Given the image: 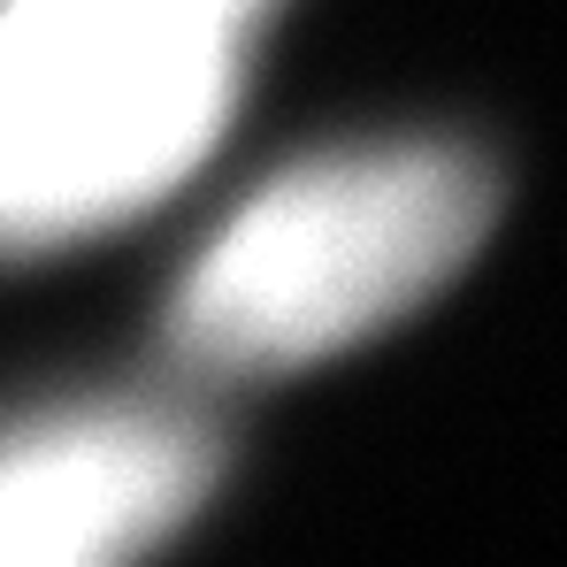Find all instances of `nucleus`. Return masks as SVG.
Segmentation results:
<instances>
[{
  "mask_svg": "<svg viewBox=\"0 0 567 567\" xmlns=\"http://www.w3.org/2000/svg\"><path fill=\"white\" fill-rule=\"evenodd\" d=\"M269 0H0V246L100 230L215 146Z\"/></svg>",
  "mask_w": 567,
  "mask_h": 567,
  "instance_id": "obj_1",
  "label": "nucleus"
},
{
  "mask_svg": "<svg viewBox=\"0 0 567 567\" xmlns=\"http://www.w3.org/2000/svg\"><path fill=\"white\" fill-rule=\"evenodd\" d=\"M498 185L461 146H361L246 199L192 261L169 338L192 369L269 377L422 307L491 230Z\"/></svg>",
  "mask_w": 567,
  "mask_h": 567,
  "instance_id": "obj_2",
  "label": "nucleus"
},
{
  "mask_svg": "<svg viewBox=\"0 0 567 567\" xmlns=\"http://www.w3.org/2000/svg\"><path fill=\"white\" fill-rule=\"evenodd\" d=\"M215 483V437L185 414L107 406L0 437V567L131 560L185 529Z\"/></svg>",
  "mask_w": 567,
  "mask_h": 567,
  "instance_id": "obj_3",
  "label": "nucleus"
}]
</instances>
